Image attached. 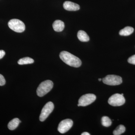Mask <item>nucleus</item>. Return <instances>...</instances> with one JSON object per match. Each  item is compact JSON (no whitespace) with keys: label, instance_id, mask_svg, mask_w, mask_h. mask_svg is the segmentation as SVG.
<instances>
[{"label":"nucleus","instance_id":"obj_22","mask_svg":"<svg viewBox=\"0 0 135 135\" xmlns=\"http://www.w3.org/2000/svg\"><path fill=\"white\" fill-rule=\"evenodd\" d=\"M121 95H123V94H121Z\"/></svg>","mask_w":135,"mask_h":135},{"label":"nucleus","instance_id":"obj_8","mask_svg":"<svg viewBox=\"0 0 135 135\" xmlns=\"http://www.w3.org/2000/svg\"><path fill=\"white\" fill-rule=\"evenodd\" d=\"M73 121L70 119H66L60 122L57 129L61 134H64L70 130L73 126Z\"/></svg>","mask_w":135,"mask_h":135},{"label":"nucleus","instance_id":"obj_10","mask_svg":"<svg viewBox=\"0 0 135 135\" xmlns=\"http://www.w3.org/2000/svg\"><path fill=\"white\" fill-rule=\"evenodd\" d=\"M53 27L56 32H62L64 29V23L60 20H56L53 23Z\"/></svg>","mask_w":135,"mask_h":135},{"label":"nucleus","instance_id":"obj_17","mask_svg":"<svg viewBox=\"0 0 135 135\" xmlns=\"http://www.w3.org/2000/svg\"><path fill=\"white\" fill-rule=\"evenodd\" d=\"M128 61L129 64L135 65V55L129 57L128 59Z\"/></svg>","mask_w":135,"mask_h":135},{"label":"nucleus","instance_id":"obj_12","mask_svg":"<svg viewBox=\"0 0 135 135\" xmlns=\"http://www.w3.org/2000/svg\"><path fill=\"white\" fill-rule=\"evenodd\" d=\"M21 122V121L18 118H15L9 122V123L8 124V128L10 130H14L17 127L20 123Z\"/></svg>","mask_w":135,"mask_h":135},{"label":"nucleus","instance_id":"obj_3","mask_svg":"<svg viewBox=\"0 0 135 135\" xmlns=\"http://www.w3.org/2000/svg\"><path fill=\"white\" fill-rule=\"evenodd\" d=\"M8 26L11 30L17 32H22L25 29V26L23 22L18 19L11 20L8 23Z\"/></svg>","mask_w":135,"mask_h":135},{"label":"nucleus","instance_id":"obj_2","mask_svg":"<svg viewBox=\"0 0 135 135\" xmlns=\"http://www.w3.org/2000/svg\"><path fill=\"white\" fill-rule=\"evenodd\" d=\"M53 86V83L50 80H47L43 81L39 85L36 93L40 97H43L49 93L52 89Z\"/></svg>","mask_w":135,"mask_h":135},{"label":"nucleus","instance_id":"obj_15","mask_svg":"<svg viewBox=\"0 0 135 135\" xmlns=\"http://www.w3.org/2000/svg\"><path fill=\"white\" fill-rule=\"evenodd\" d=\"M126 128L123 125H120L116 128V129L114 131L113 135H120L123 134L126 131Z\"/></svg>","mask_w":135,"mask_h":135},{"label":"nucleus","instance_id":"obj_21","mask_svg":"<svg viewBox=\"0 0 135 135\" xmlns=\"http://www.w3.org/2000/svg\"><path fill=\"white\" fill-rule=\"evenodd\" d=\"M101 80H102V79H98V80H99V81H101Z\"/></svg>","mask_w":135,"mask_h":135},{"label":"nucleus","instance_id":"obj_9","mask_svg":"<svg viewBox=\"0 0 135 135\" xmlns=\"http://www.w3.org/2000/svg\"><path fill=\"white\" fill-rule=\"evenodd\" d=\"M63 7L65 10L69 11H76L80 9L79 5L70 1H66L63 4Z\"/></svg>","mask_w":135,"mask_h":135},{"label":"nucleus","instance_id":"obj_14","mask_svg":"<svg viewBox=\"0 0 135 135\" xmlns=\"http://www.w3.org/2000/svg\"><path fill=\"white\" fill-rule=\"evenodd\" d=\"M34 62L33 59L29 57H23L21 59L18 61V64L20 65L31 64Z\"/></svg>","mask_w":135,"mask_h":135},{"label":"nucleus","instance_id":"obj_11","mask_svg":"<svg viewBox=\"0 0 135 135\" xmlns=\"http://www.w3.org/2000/svg\"><path fill=\"white\" fill-rule=\"evenodd\" d=\"M77 37L80 41L81 42H88L89 40V36L86 33L82 30L78 32Z\"/></svg>","mask_w":135,"mask_h":135},{"label":"nucleus","instance_id":"obj_1","mask_svg":"<svg viewBox=\"0 0 135 135\" xmlns=\"http://www.w3.org/2000/svg\"><path fill=\"white\" fill-rule=\"evenodd\" d=\"M59 57L64 62L70 66L78 68L81 65L80 59L68 51H62L60 53Z\"/></svg>","mask_w":135,"mask_h":135},{"label":"nucleus","instance_id":"obj_18","mask_svg":"<svg viewBox=\"0 0 135 135\" xmlns=\"http://www.w3.org/2000/svg\"><path fill=\"white\" fill-rule=\"evenodd\" d=\"M5 80L4 77L1 74H0V86H2L5 84Z\"/></svg>","mask_w":135,"mask_h":135},{"label":"nucleus","instance_id":"obj_6","mask_svg":"<svg viewBox=\"0 0 135 135\" xmlns=\"http://www.w3.org/2000/svg\"><path fill=\"white\" fill-rule=\"evenodd\" d=\"M96 96L94 94H89L83 95L79 100L78 106L85 107L89 105L95 101Z\"/></svg>","mask_w":135,"mask_h":135},{"label":"nucleus","instance_id":"obj_19","mask_svg":"<svg viewBox=\"0 0 135 135\" xmlns=\"http://www.w3.org/2000/svg\"><path fill=\"white\" fill-rule=\"evenodd\" d=\"M5 53L4 50H0V59H2L5 56Z\"/></svg>","mask_w":135,"mask_h":135},{"label":"nucleus","instance_id":"obj_7","mask_svg":"<svg viewBox=\"0 0 135 135\" xmlns=\"http://www.w3.org/2000/svg\"><path fill=\"white\" fill-rule=\"evenodd\" d=\"M54 109V104L52 102H49L46 104L42 110L40 116V120L41 122L44 121L53 112Z\"/></svg>","mask_w":135,"mask_h":135},{"label":"nucleus","instance_id":"obj_16","mask_svg":"<svg viewBox=\"0 0 135 135\" xmlns=\"http://www.w3.org/2000/svg\"><path fill=\"white\" fill-rule=\"evenodd\" d=\"M101 123L102 125L104 127H107L111 126L112 122L109 117L106 116H104L102 117L101 119Z\"/></svg>","mask_w":135,"mask_h":135},{"label":"nucleus","instance_id":"obj_20","mask_svg":"<svg viewBox=\"0 0 135 135\" xmlns=\"http://www.w3.org/2000/svg\"><path fill=\"white\" fill-rule=\"evenodd\" d=\"M81 135H90V134H89L88 133H87V132H84V133H82V134H81Z\"/></svg>","mask_w":135,"mask_h":135},{"label":"nucleus","instance_id":"obj_5","mask_svg":"<svg viewBox=\"0 0 135 135\" xmlns=\"http://www.w3.org/2000/svg\"><path fill=\"white\" fill-rule=\"evenodd\" d=\"M103 81L104 84L110 86L119 85L122 82V78L118 75H109L103 79Z\"/></svg>","mask_w":135,"mask_h":135},{"label":"nucleus","instance_id":"obj_4","mask_svg":"<svg viewBox=\"0 0 135 135\" xmlns=\"http://www.w3.org/2000/svg\"><path fill=\"white\" fill-rule=\"evenodd\" d=\"M108 103L113 106H120L123 105L126 102L125 98L121 94H114L109 98Z\"/></svg>","mask_w":135,"mask_h":135},{"label":"nucleus","instance_id":"obj_13","mask_svg":"<svg viewBox=\"0 0 135 135\" xmlns=\"http://www.w3.org/2000/svg\"><path fill=\"white\" fill-rule=\"evenodd\" d=\"M134 31V29L133 27L130 26H127L121 30L119 32V34L121 36H127L133 33Z\"/></svg>","mask_w":135,"mask_h":135}]
</instances>
